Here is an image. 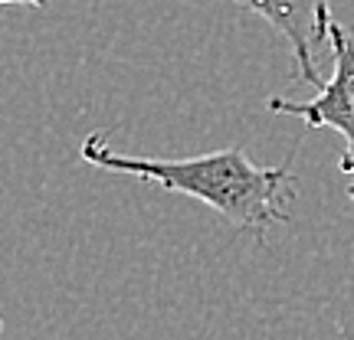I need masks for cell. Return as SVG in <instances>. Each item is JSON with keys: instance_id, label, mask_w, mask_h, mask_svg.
<instances>
[{"instance_id": "cell-5", "label": "cell", "mask_w": 354, "mask_h": 340, "mask_svg": "<svg viewBox=\"0 0 354 340\" xmlns=\"http://www.w3.org/2000/svg\"><path fill=\"white\" fill-rule=\"evenodd\" d=\"M348 197H351V203H354V183H348Z\"/></svg>"}, {"instance_id": "cell-1", "label": "cell", "mask_w": 354, "mask_h": 340, "mask_svg": "<svg viewBox=\"0 0 354 340\" xmlns=\"http://www.w3.org/2000/svg\"><path fill=\"white\" fill-rule=\"evenodd\" d=\"M79 157L109 174L151 180L161 190L207 203L236 229L250 232L256 242H266L272 226L289 223V206L295 200L292 167H259L246 157L243 148H223V151L184 157V161L131 157V154L112 151L109 138L92 131L82 141Z\"/></svg>"}, {"instance_id": "cell-4", "label": "cell", "mask_w": 354, "mask_h": 340, "mask_svg": "<svg viewBox=\"0 0 354 340\" xmlns=\"http://www.w3.org/2000/svg\"><path fill=\"white\" fill-rule=\"evenodd\" d=\"M7 3H20V7H46V0H0V7H7Z\"/></svg>"}, {"instance_id": "cell-2", "label": "cell", "mask_w": 354, "mask_h": 340, "mask_svg": "<svg viewBox=\"0 0 354 340\" xmlns=\"http://www.w3.org/2000/svg\"><path fill=\"white\" fill-rule=\"evenodd\" d=\"M325 37H328L331 56H335V76L322 82L318 95L308 101L282 99V95L269 99V112L302 118L308 128H335L348 144L342 157V170L354 174V37L335 17L328 20Z\"/></svg>"}, {"instance_id": "cell-6", "label": "cell", "mask_w": 354, "mask_h": 340, "mask_svg": "<svg viewBox=\"0 0 354 340\" xmlns=\"http://www.w3.org/2000/svg\"><path fill=\"white\" fill-rule=\"evenodd\" d=\"M0 330H3V321H0Z\"/></svg>"}, {"instance_id": "cell-3", "label": "cell", "mask_w": 354, "mask_h": 340, "mask_svg": "<svg viewBox=\"0 0 354 340\" xmlns=\"http://www.w3.org/2000/svg\"><path fill=\"white\" fill-rule=\"evenodd\" d=\"M233 3L263 17L266 23L276 26L279 33L289 39L302 82L315 88L325 82L318 76V50L328 39L325 37L331 20L328 0H233Z\"/></svg>"}]
</instances>
